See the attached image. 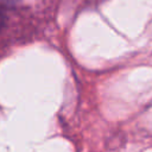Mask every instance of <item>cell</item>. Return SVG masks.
Returning a JSON list of instances; mask_svg holds the SVG:
<instances>
[{"instance_id":"1","label":"cell","mask_w":152,"mask_h":152,"mask_svg":"<svg viewBox=\"0 0 152 152\" xmlns=\"http://www.w3.org/2000/svg\"><path fill=\"white\" fill-rule=\"evenodd\" d=\"M5 20H6L5 12H4V10L0 7V30L4 27V25H5Z\"/></svg>"}]
</instances>
